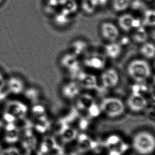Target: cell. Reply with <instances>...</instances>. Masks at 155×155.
<instances>
[{
    "label": "cell",
    "mask_w": 155,
    "mask_h": 155,
    "mask_svg": "<svg viewBox=\"0 0 155 155\" xmlns=\"http://www.w3.org/2000/svg\"><path fill=\"white\" fill-rule=\"evenodd\" d=\"M129 76L136 83H143L150 78L151 66L145 59H135L131 61L127 66Z\"/></svg>",
    "instance_id": "6da1fadb"
},
{
    "label": "cell",
    "mask_w": 155,
    "mask_h": 155,
    "mask_svg": "<svg viewBox=\"0 0 155 155\" xmlns=\"http://www.w3.org/2000/svg\"><path fill=\"white\" fill-rule=\"evenodd\" d=\"M132 145L137 153L141 155H147L155 149V136L146 130L139 131L133 137Z\"/></svg>",
    "instance_id": "7a4b0ae2"
},
{
    "label": "cell",
    "mask_w": 155,
    "mask_h": 155,
    "mask_svg": "<svg viewBox=\"0 0 155 155\" xmlns=\"http://www.w3.org/2000/svg\"><path fill=\"white\" fill-rule=\"evenodd\" d=\"M102 112L111 119L119 117L125 112L126 105L121 99L116 97H107L100 104Z\"/></svg>",
    "instance_id": "3957f363"
},
{
    "label": "cell",
    "mask_w": 155,
    "mask_h": 155,
    "mask_svg": "<svg viewBox=\"0 0 155 155\" xmlns=\"http://www.w3.org/2000/svg\"><path fill=\"white\" fill-rule=\"evenodd\" d=\"M116 24L119 30L125 32H131L135 29L143 25L141 17H138L131 11L118 15Z\"/></svg>",
    "instance_id": "277c9868"
},
{
    "label": "cell",
    "mask_w": 155,
    "mask_h": 155,
    "mask_svg": "<svg viewBox=\"0 0 155 155\" xmlns=\"http://www.w3.org/2000/svg\"><path fill=\"white\" fill-rule=\"evenodd\" d=\"M99 29L102 37L108 42L116 41L120 36V30L117 24L111 21L102 22Z\"/></svg>",
    "instance_id": "5b68a950"
},
{
    "label": "cell",
    "mask_w": 155,
    "mask_h": 155,
    "mask_svg": "<svg viewBox=\"0 0 155 155\" xmlns=\"http://www.w3.org/2000/svg\"><path fill=\"white\" fill-rule=\"evenodd\" d=\"M148 105V100L145 95L137 93L132 92L127 101L128 108L136 113L145 110Z\"/></svg>",
    "instance_id": "8992f818"
},
{
    "label": "cell",
    "mask_w": 155,
    "mask_h": 155,
    "mask_svg": "<svg viewBox=\"0 0 155 155\" xmlns=\"http://www.w3.org/2000/svg\"><path fill=\"white\" fill-rule=\"evenodd\" d=\"M119 81V74L114 68H109L105 69L101 75V83L104 88L106 89L114 88L118 85Z\"/></svg>",
    "instance_id": "52a82bcc"
},
{
    "label": "cell",
    "mask_w": 155,
    "mask_h": 155,
    "mask_svg": "<svg viewBox=\"0 0 155 155\" xmlns=\"http://www.w3.org/2000/svg\"><path fill=\"white\" fill-rule=\"evenodd\" d=\"M86 64L91 69L97 71L104 70L106 65V57L104 54H94L87 59Z\"/></svg>",
    "instance_id": "ba28073f"
},
{
    "label": "cell",
    "mask_w": 155,
    "mask_h": 155,
    "mask_svg": "<svg viewBox=\"0 0 155 155\" xmlns=\"http://www.w3.org/2000/svg\"><path fill=\"white\" fill-rule=\"evenodd\" d=\"M133 0H109L108 6L113 12L119 15L130 11Z\"/></svg>",
    "instance_id": "9c48e42d"
},
{
    "label": "cell",
    "mask_w": 155,
    "mask_h": 155,
    "mask_svg": "<svg viewBox=\"0 0 155 155\" xmlns=\"http://www.w3.org/2000/svg\"><path fill=\"white\" fill-rule=\"evenodd\" d=\"M141 17L143 25L146 28H155V8H147L143 11Z\"/></svg>",
    "instance_id": "30bf717a"
},
{
    "label": "cell",
    "mask_w": 155,
    "mask_h": 155,
    "mask_svg": "<svg viewBox=\"0 0 155 155\" xmlns=\"http://www.w3.org/2000/svg\"><path fill=\"white\" fill-rule=\"evenodd\" d=\"M131 33V39L136 44L141 45L148 41V32L147 31V28L143 25L135 29Z\"/></svg>",
    "instance_id": "8fae6325"
},
{
    "label": "cell",
    "mask_w": 155,
    "mask_h": 155,
    "mask_svg": "<svg viewBox=\"0 0 155 155\" xmlns=\"http://www.w3.org/2000/svg\"><path fill=\"white\" fill-rule=\"evenodd\" d=\"M104 51L105 52V56L109 58H117L121 54L122 51V47L119 43L116 41L108 42L105 47Z\"/></svg>",
    "instance_id": "7c38bea8"
},
{
    "label": "cell",
    "mask_w": 155,
    "mask_h": 155,
    "mask_svg": "<svg viewBox=\"0 0 155 155\" xmlns=\"http://www.w3.org/2000/svg\"><path fill=\"white\" fill-rule=\"evenodd\" d=\"M140 54L146 60L153 59L155 58V44L147 41L141 45Z\"/></svg>",
    "instance_id": "4fadbf2b"
},
{
    "label": "cell",
    "mask_w": 155,
    "mask_h": 155,
    "mask_svg": "<svg viewBox=\"0 0 155 155\" xmlns=\"http://www.w3.org/2000/svg\"><path fill=\"white\" fill-rule=\"evenodd\" d=\"M0 155H21V154L17 149L9 148L2 151Z\"/></svg>",
    "instance_id": "5bb4252c"
},
{
    "label": "cell",
    "mask_w": 155,
    "mask_h": 155,
    "mask_svg": "<svg viewBox=\"0 0 155 155\" xmlns=\"http://www.w3.org/2000/svg\"><path fill=\"white\" fill-rule=\"evenodd\" d=\"M7 80L5 79V76L0 71V93L4 90L6 85Z\"/></svg>",
    "instance_id": "9a60e30c"
},
{
    "label": "cell",
    "mask_w": 155,
    "mask_h": 155,
    "mask_svg": "<svg viewBox=\"0 0 155 155\" xmlns=\"http://www.w3.org/2000/svg\"><path fill=\"white\" fill-rule=\"evenodd\" d=\"M4 1V0H0V6H1V5L3 3Z\"/></svg>",
    "instance_id": "2e32d148"
},
{
    "label": "cell",
    "mask_w": 155,
    "mask_h": 155,
    "mask_svg": "<svg viewBox=\"0 0 155 155\" xmlns=\"http://www.w3.org/2000/svg\"><path fill=\"white\" fill-rule=\"evenodd\" d=\"M153 84H155V74L153 75Z\"/></svg>",
    "instance_id": "e0dca14e"
},
{
    "label": "cell",
    "mask_w": 155,
    "mask_h": 155,
    "mask_svg": "<svg viewBox=\"0 0 155 155\" xmlns=\"http://www.w3.org/2000/svg\"></svg>",
    "instance_id": "ac0fdd59"
},
{
    "label": "cell",
    "mask_w": 155,
    "mask_h": 155,
    "mask_svg": "<svg viewBox=\"0 0 155 155\" xmlns=\"http://www.w3.org/2000/svg\"><path fill=\"white\" fill-rule=\"evenodd\" d=\"M143 1H144V0H143Z\"/></svg>",
    "instance_id": "d6986e66"
}]
</instances>
